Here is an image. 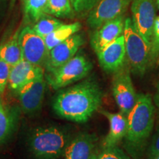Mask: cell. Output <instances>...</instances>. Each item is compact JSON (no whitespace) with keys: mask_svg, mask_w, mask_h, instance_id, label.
I'll return each mask as SVG.
<instances>
[{"mask_svg":"<svg viewBox=\"0 0 159 159\" xmlns=\"http://www.w3.org/2000/svg\"><path fill=\"white\" fill-rule=\"evenodd\" d=\"M24 12L29 21H36L44 14L43 9L47 0H21Z\"/></svg>","mask_w":159,"mask_h":159,"instance_id":"obj_22","label":"cell"},{"mask_svg":"<svg viewBox=\"0 0 159 159\" xmlns=\"http://www.w3.org/2000/svg\"><path fill=\"white\" fill-rule=\"evenodd\" d=\"M99 0H70L73 9L77 13L90 11Z\"/></svg>","mask_w":159,"mask_h":159,"instance_id":"obj_25","label":"cell"},{"mask_svg":"<svg viewBox=\"0 0 159 159\" xmlns=\"http://www.w3.org/2000/svg\"><path fill=\"white\" fill-rule=\"evenodd\" d=\"M132 21L145 41L151 44L156 20V0H132Z\"/></svg>","mask_w":159,"mask_h":159,"instance_id":"obj_7","label":"cell"},{"mask_svg":"<svg viewBox=\"0 0 159 159\" xmlns=\"http://www.w3.org/2000/svg\"><path fill=\"white\" fill-rule=\"evenodd\" d=\"M155 107L152 97L138 94L136 104L128 115V125L123 139L125 151L132 159H142L148 148L155 121Z\"/></svg>","mask_w":159,"mask_h":159,"instance_id":"obj_2","label":"cell"},{"mask_svg":"<svg viewBox=\"0 0 159 159\" xmlns=\"http://www.w3.org/2000/svg\"><path fill=\"white\" fill-rule=\"evenodd\" d=\"M123 35L129 69L137 76H143L152 66L150 45L141 36L131 18L125 20Z\"/></svg>","mask_w":159,"mask_h":159,"instance_id":"obj_4","label":"cell"},{"mask_svg":"<svg viewBox=\"0 0 159 159\" xmlns=\"http://www.w3.org/2000/svg\"><path fill=\"white\" fill-rule=\"evenodd\" d=\"M100 113L108 119L109 122L108 134L102 142V148L117 146L123 140L126 134L128 117L122 113H111L101 111Z\"/></svg>","mask_w":159,"mask_h":159,"instance_id":"obj_16","label":"cell"},{"mask_svg":"<svg viewBox=\"0 0 159 159\" xmlns=\"http://www.w3.org/2000/svg\"><path fill=\"white\" fill-rule=\"evenodd\" d=\"M1 94H2V93H1V91H0V96H1Z\"/></svg>","mask_w":159,"mask_h":159,"instance_id":"obj_31","label":"cell"},{"mask_svg":"<svg viewBox=\"0 0 159 159\" xmlns=\"http://www.w3.org/2000/svg\"><path fill=\"white\" fill-rule=\"evenodd\" d=\"M92 63L82 54H77L48 77V83L55 90H60L80 80L89 74Z\"/></svg>","mask_w":159,"mask_h":159,"instance_id":"obj_5","label":"cell"},{"mask_svg":"<svg viewBox=\"0 0 159 159\" xmlns=\"http://www.w3.org/2000/svg\"><path fill=\"white\" fill-rule=\"evenodd\" d=\"M71 139L68 133L59 127H40L30 135V150L37 159H57L64 155Z\"/></svg>","mask_w":159,"mask_h":159,"instance_id":"obj_3","label":"cell"},{"mask_svg":"<svg viewBox=\"0 0 159 159\" xmlns=\"http://www.w3.org/2000/svg\"><path fill=\"white\" fill-rule=\"evenodd\" d=\"M43 76L44 70L42 66L32 64L22 58L11 67L7 86L16 94L24 85Z\"/></svg>","mask_w":159,"mask_h":159,"instance_id":"obj_14","label":"cell"},{"mask_svg":"<svg viewBox=\"0 0 159 159\" xmlns=\"http://www.w3.org/2000/svg\"><path fill=\"white\" fill-rule=\"evenodd\" d=\"M154 102L157 106V108L159 109V83L158 84V86H157L156 93L154 96Z\"/></svg>","mask_w":159,"mask_h":159,"instance_id":"obj_28","label":"cell"},{"mask_svg":"<svg viewBox=\"0 0 159 159\" xmlns=\"http://www.w3.org/2000/svg\"><path fill=\"white\" fill-rule=\"evenodd\" d=\"M159 154V125L147 150V159H154Z\"/></svg>","mask_w":159,"mask_h":159,"instance_id":"obj_27","label":"cell"},{"mask_svg":"<svg viewBox=\"0 0 159 159\" xmlns=\"http://www.w3.org/2000/svg\"><path fill=\"white\" fill-rule=\"evenodd\" d=\"M99 152L97 137L82 133L71 139L63 156L65 159H97Z\"/></svg>","mask_w":159,"mask_h":159,"instance_id":"obj_13","label":"cell"},{"mask_svg":"<svg viewBox=\"0 0 159 159\" xmlns=\"http://www.w3.org/2000/svg\"><path fill=\"white\" fill-rule=\"evenodd\" d=\"M61 90V89H60ZM103 93L96 80L86 79L61 89L53 100L57 116L74 122H86L100 107Z\"/></svg>","mask_w":159,"mask_h":159,"instance_id":"obj_1","label":"cell"},{"mask_svg":"<svg viewBox=\"0 0 159 159\" xmlns=\"http://www.w3.org/2000/svg\"><path fill=\"white\" fill-rule=\"evenodd\" d=\"M112 93L120 113L128 116L136 104L137 94L130 77V69L126 66L114 74Z\"/></svg>","mask_w":159,"mask_h":159,"instance_id":"obj_6","label":"cell"},{"mask_svg":"<svg viewBox=\"0 0 159 159\" xmlns=\"http://www.w3.org/2000/svg\"><path fill=\"white\" fill-rule=\"evenodd\" d=\"M80 28L81 25L80 22H74L68 25L63 24L62 25L57 27L52 33L44 38L45 44L48 53L58 43L63 42L71 35L77 33Z\"/></svg>","mask_w":159,"mask_h":159,"instance_id":"obj_17","label":"cell"},{"mask_svg":"<svg viewBox=\"0 0 159 159\" xmlns=\"http://www.w3.org/2000/svg\"><path fill=\"white\" fill-rule=\"evenodd\" d=\"M11 66L0 57V91L2 94L8 83Z\"/></svg>","mask_w":159,"mask_h":159,"instance_id":"obj_26","label":"cell"},{"mask_svg":"<svg viewBox=\"0 0 159 159\" xmlns=\"http://www.w3.org/2000/svg\"><path fill=\"white\" fill-rule=\"evenodd\" d=\"M154 159H159V154H158V156H157L156 157V158H155Z\"/></svg>","mask_w":159,"mask_h":159,"instance_id":"obj_30","label":"cell"},{"mask_svg":"<svg viewBox=\"0 0 159 159\" xmlns=\"http://www.w3.org/2000/svg\"><path fill=\"white\" fill-rule=\"evenodd\" d=\"M14 125L15 118L0 100V144L11 135Z\"/></svg>","mask_w":159,"mask_h":159,"instance_id":"obj_21","label":"cell"},{"mask_svg":"<svg viewBox=\"0 0 159 159\" xmlns=\"http://www.w3.org/2000/svg\"><path fill=\"white\" fill-rule=\"evenodd\" d=\"M124 27L125 20L122 16H121L116 19L107 21L95 29L91 36V45L95 52H98L123 35Z\"/></svg>","mask_w":159,"mask_h":159,"instance_id":"obj_15","label":"cell"},{"mask_svg":"<svg viewBox=\"0 0 159 159\" xmlns=\"http://www.w3.org/2000/svg\"><path fill=\"white\" fill-rule=\"evenodd\" d=\"M97 159H132L131 157L119 148L118 145L108 148H102L97 156Z\"/></svg>","mask_w":159,"mask_h":159,"instance_id":"obj_23","label":"cell"},{"mask_svg":"<svg viewBox=\"0 0 159 159\" xmlns=\"http://www.w3.org/2000/svg\"><path fill=\"white\" fill-rule=\"evenodd\" d=\"M47 82L44 76L24 85L16 92L20 105L26 114H34L41 108Z\"/></svg>","mask_w":159,"mask_h":159,"instance_id":"obj_12","label":"cell"},{"mask_svg":"<svg viewBox=\"0 0 159 159\" xmlns=\"http://www.w3.org/2000/svg\"><path fill=\"white\" fill-rule=\"evenodd\" d=\"M19 43L23 58L32 64L43 67L48 55L44 39L36 34L32 27L27 26L20 31Z\"/></svg>","mask_w":159,"mask_h":159,"instance_id":"obj_8","label":"cell"},{"mask_svg":"<svg viewBox=\"0 0 159 159\" xmlns=\"http://www.w3.org/2000/svg\"><path fill=\"white\" fill-rule=\"evenodd\" d=\"M96 54L101 68L105 72L114 74L122 69L127 61L124 35L117 38Z\"/></svg>","mask_w":159,"mask_h":159,"instance_id":"obj_11","label":"cell"},{"mask_svg":"<svg viewBox=\"0 0 159 159\" xmlns=\"http://www.w3.org/2000/svg\"><path fill=\"white\" fill-rule=\"evenodd\" d=\"M156 2L157 6H158V8L159 9V0H156Z\"/></svg>","mask_w":159,"mask_h":159,"instance_id":"obj_29","label":"cell"},{"mask_svg":"<svg viewBox=\"0 0 159 159\" xmlns=\"http://www.w3.org/2000/svg\"><path fill=\"white\" fill-rule=\"evenodd\" d=\"M19 33L20 31L16 32L11 39L0 46V57L11 66L23 58L19 43Z\"/></svg>","mask_w":159,"mask_h":159,"instance_id":"obj_18","label":"cell"},{"mask_svg":"<svg viewBox=\"0 0 159 159\" xmlns=\"http://www.w3.org/2000/svg\"><path fill=\"white\" fill-rule=\"evenodd\" d=\"M152 64L159 57V16L156 18L154 22L153 33L150 44Z\"/></svg>","mask_w":159,"mask_h":159,"instance_id":"obj_24","label":"cell"},{"mask_svg":"<svg viewBox=\"0 0 159 159\" xmlns=\"http://www.w3.org/2000/svg\"><path fill=\"white\" fill-rule=\"evenodd\" d=\"M62 21L60 20L53 18L52 16L46 14L44 13L42 16L38 20L35 25L32 27L35 33L43 38L44 39L45 37L52 33L55 30L63 25Z\"/></svg>","mask_w":159,"mask_h":159,"instance_id":"obj_20","label":"cell"},{"mask_svg":"<svg viewBox=\"0 0 159 159\" xmlns=\"http://www.w3.org/2000/svg\"><path fill=\"white\" fill-rule=\"evenodd\" d=\"M132 0H99L89 11L87 24L97 29L107 21L122 16Z\"/></svg>","mask_w":159,"mask_h":159,"instance_id":"obj_9","label":"cell"},{"mask_svg":"<svg viewBox=\"0 0 159 159\" xmlns=\"http://www.w3.org/2000/svg\"><path fill=\"white\" fill-rule=\"evenodd\" d=\"M73 10L70 0H47L43 13L57 18H71Z\"/></svg>","mask_w":159,"mask_h":159,"instance_id":"obj_19","label":"cell"},{"mask_svg":"<svg viewBox=\"0 0 159 159\" xmlns=\"http://www.w3.org/2000/svg\"><path fill=\"white\" fill-rule=\"evenodd\" d=\"M85 42L81 34L75 33L60 43L49 52L45 66L49 73L53 72L75 56L80 47Z\"/></svg>","mask_w":159,"mask_h":159,"instance_id":"obj_10","label":"cell"}]
</instances>
